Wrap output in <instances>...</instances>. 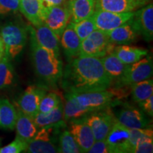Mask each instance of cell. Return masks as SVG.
Returning a JSON list of instances; mask_svg holds the SVG:
<instances>
[{
    "mask_svg": "<svg viewBox=\"0 0 153 153\" xmlns=\"http://www.w3.org/2000/svg\"><path fill=\"white\" fill-rule=\"evenodd\" d=\"M44 9L41 0H19V10L33 27L43 23Z\"/></svg>",
    "mask_w": 153,
    "mask_h": 153,
    "instance_id": "obj_19",
    "label": "cell"
},
{
    "mask_svg": "<svg viewBox=\"0 0 153 153\" xmlns=\"http://www.w3.org/2000/svg\"><path fill=\"white\" fill-rule=\"evenodd\" d=\"M33 121L38 129L51 126L66 125L63 119V106L60 103L56 108L47 113L38 112L34 116Z\"/></svg>",
    "mask_w": 153,
    "mask_h": 153,
    "instance_id": "obj_23",
    "label": "cell"
},
{
    "mask_svg": "<svg viewBox=\"0 0 153 153\" xmlns=\"http://www.w3.org/2000/svg\"><path fill=\"white\" fill-rule=\"evenodd\" d=\"M36 39L42 47L60 56V38L44 23L34 27Z\"/></svg>",
    "mask_w": 153,
    "mask_h": 153,
    "instance_id": "obj_18",
    "label": "cell"
},
{
    "mask_svg": "<svg viewBox=\"0 0 153 153\" xmlns=\"http://www.w3.org/2000/svg\"><path fill=\"white\" fill-rule=\"evenodd\" d=\"M60 38L61 46L69 62L79 56L81 40L74 31L71 22H69Z\"/></svg>",
    "mask_w": 153,
    "mask_h": 153,
    "instance_id": "obj_17",
    "label": "cell"
},
{
    "mask_svg": "<svg viewBox=\"0 0 153 153\" xmlns=\"http://www.w3.org/2000/svg\"><path fill=\"white\" fill-rule=\"evenodd\" d=\"M100 59L105 72L112 82L117 81L123 74L126 65L123 64L114 53L106 55Z\"/></svg>",
    "mask_w": 153,
    "mask_h": 153,
    "instance_id": "obj_27",
    "label": "cell"
},
{
    "mask_svg": "<svg viewBox=\"0 0 153 153\" xmlns=\"http://www.w3.org/2000/svg\"><path fill=\"white\" fill-rule=\"evenodd\" d=\"M132 99L139 103L145 100L152 95L153 81L152 78L143 80L131 85Z\"/></svg>",
    "mask_w": 153,
    "mask_h": 153,
    "instance_id": "obj_29",
    "label": "cell"
},
{
    "mask_svg": "<svg viewBox=\"0 0 153 153\" xmlns=\"http://www.w3.org/2000/svg\"><path fill=\"white\" fill-rule=\"evenodd\" d=\"M60 82L66 93L77 94L106 90L112 81L100 58L78 56L65 66Z\"/></svg>",
    "mask_w": 153,
    "mask_h": 153,
    "instance_id": "obj_1",
    "label": "cell"
},
{
    "mask_svg": "<svg viewBox=\"0 0 153 153\" xmlns=\"http://www.w3.org/2000/svg\"><path fill=\"white\" fill-rule=\"evenodd\" d=\"M133 27L138 35H141L147 41L153 38V5H145L134 12L131 19Z\"/></svg>",
    "mask_w": 153,
    "mask_h": 153,
    "instance_id": "obj_13",
    "label": "cell"
},
{
    "mask_svg": "<svg viewBox=\"0 0 153 153\" xmlns=\"http://www.w3.org/2000/svg\"><path fill=\"white\" fill-rule=\"evenodd\" d=\"M153 152V137L147 136L141 138L135 145L134 153H151Z\"/></svg>",
    "mask_w": 153,
    "mask_h": 153,
    "instance_id": "obj_36",
    "label": "cell"
},
{
    "mask_svg": "<svg viewBox=\"0 0 153 153\" xmlns=\"http://www.w3.org/2000/svg\"><path fill=\"white\" fill-rule=\"evenodd\" d=\"M89 153H110L108 145L105 140H95L92 146L91 147Z\"/></svg>",
    "mask_w": 153,
    "mask_h": 153,
    "instance_id": "obj_37",
    "label": "cell"
},
{
    "mask_svg": "<svg viewBox=\"0 0 153 153\" xmlns=\"http://www.w3.org/2000/svg\"><path fill=\"white\" fill-rule=\"evenodd\" d=\"M15 72L11 60L4 55L0 60V90L11 87L15 82Z\"/></svg>",
    "mask_w": 153,
    "mask_h": 153,
    "instance_id": "obj_28",
    "label": "cell"
},
{
    "mask_svg": "<svg viewBox=\"0 0 153 153\" xmlns=\"http://www.w3.org/2000/svg\"><path fill=\"white\" fill-rule=\"evenodd\" d=\"M70 133L75 140L82 152H88L95 141L94 136L89 126L86 123L85 118L71 120Z\"/></svg>",
    "mask_w": 153,
    "mask_h": 153,
    "instance_id": "obj_16",
    "label": "cell"
},
{
    "mask_svg": "<svg viewBox=\"0 0 153 153\" xmlns=\"http://www.w3.org/2000/svg\"><path fill=\"white\" fill-rule=\"evenodd\" d=\"M58 152L79 153L82 152L75 140L69 131H64L60 133L58 139Z\"/></svg>",
    "mask_w": 153,
    "mask_h": 153,
    "instance_id": "obj_30",
    "label": "cell"
},
{
    "mask_svg": "<svg viewBox=\"0 0 153 153\" xmlns=\"http://www.w3.org/2000/svg\"><path fill=\"white\" fill-rule=\"evenodd\" d=\"M73 94V93H72ZM74 97L80 106L91 112L108 108L111 104L114 95L110 90L73 94Z\"/></svg>",
    "mask_w": 153,
    "mask_h": 153,
    "instance_id": "obj_9",
    "label": "cell"
},
{
    "mask_svg": "<svg viewBox=\"0 0 153 153\" xmlns=\"http://www.w3.org/2000/svg\"><path fill=\"white\" fill-rule=\"evenodd\" d=\"M17 110L8 99L0 98V128L13 131L15 129Z\"/></svg>",
    "mask_w": 153,
    "mask_h": 153,
    "instance_id": "obj_26",
    "label": "cell"
},
{
    "mask_svg": "<svg viewBox=\"0 0 153 153\" xmlns=\"http://www.w3.org/2000/svg\"><path fill=\"white\" fill-rule=\"evenodd\" d=\"M70 11L68 6L62 4L44 9L43 23L59 38L70 22Z\"/></svg>",
    "mask_w": 153,
    "mask_h": 153,
    "instance_id": "obj_8",
    "label": "cell"
},
{
    "mask_svg": "<svg viewBox=\"0 0 153 153\" xmlns=\"http://www.w3.org/2000/svg\"><path fill=\"white\" fill-rule=\"evenodd\" d=\"M115 44L111 43L106 32L96 29L82 40L79 56L101 57L114 53Z\"/></svg>",
    "mask_w": 153,
    "mask_h": 153,
    "instance_id": "obj_4",
    "label": "cell"
},
{
    "mask_svg": "<svg viewBox=\"0 0 153 153\" xmlns=\"http://www.w3.org/2000/svg\"><path fill=\"white\" fill-rule=\"evenodd\" d=\"M28 143L16 137L13 142L0 148V153H20L26 152Z\"/></svg>",
    "mask_w": 153,
    "mask_h": 153,
    "instance_id": "obj_35",
    "label": "cell"
},
{
    "mask_svg": "<svg viewBox=\"0 0 153 153\" xmlns=\"http://www.w3.org/2000/svg\"><path fill=\"white\" fill-rule=\"evenodd\" d=\"M15 128L16 130V137L27 143L35 136L38 131L33 121V118H30L19 109L17 110Z\"/></svg>",
    "mask_w": 153,
    "mask_h": 153,
    "instance_id": "obj_22",
    "label": "cell"
},
{
    "mask_svg": "<svg viewBox=\"0 0 153 153\" xmlns=\"http://www.w3.org/2000/svg\"><path fill=\"white\" fill-rule=\"evenodd\" d=\"M131 19L121 26L106 32L111 43L115 45H128L137 39L138 34L133 27Z\"/></svg>",
    "mask_w": 153,
    "mask_h": 153,
    "instance_id": "obj_20",
    "label": "cell"
},
{
    "mask_svg": "<svg viewBox=\"0 0 153 153\" xmlns=\"http://www.w3.org/2000/svg\"><path fill=\"white\" fill-rule=\"evenodd\" d=\"M66 125L43 128L38 131L36 135L29 142L26 152L29 153H55L58 152L56 145V135Z\"/></svg>",
    "mask_w": 153,
    "mask_h": 153,
    "instance_id": "obj_5",
    "label": "cell"
},
{
    "mask_svg": "<svg viewBox=\"0 0 153 153\" xmlns=\"http://www.w3.org/2000/svg\"><path fill=\"white\" fill-rule=\"evenodd\" d=\"M45 93L43 87L35 85L28 86L18 99L19 109L33 118L38 113L40 102Z\"/></svg>",
    "mask_w": 153,
    "mask_h": 153,
    "instance_id": "obj_11",
    "label": "cell"
},
{
    "mask_svg": "<svg viewBox=\"0 0 153 153\" xmlns=\"http://www.w3.org/2000/svg\"><path fill=\"white\" fill-rule=\"evenodd\" d=\"M130 129L116 121L105 140L111 153L131 152Z\"/></svg>",
    "mask_w": 153,
    "mask_h": 153,
    "instance_id": "obj_12",
    "label": "cell"
},
{
    "mask_svg": "<svg viewBox=\"0 0 153 153\" xmlns=\"http://www.w3.org/2000/svg\"><path fill=\"white\" fill-rule=\"evenodd\" d=\"M28 26L22 21H8L0 27V36L4 43L5 55L10 60L22 52L28 38Z\"/></svg>",
    "mask_w": 153,
    "mask_h": 153,
    "instance_id": "obj_3",
    "label": "cell"
},
{
    "mask_svg": "<svg viewBox=\"0 0 153 153\" xmlns=\"http://www.w3.org/2000/svg\"><path fill=\"white\" fill-rule=\"evenodd\" d=\"M62 103L61 99L57 94L50 92L45 94L40 102L38 112L47 113L51 111L53 108H56L59 104Z\"/></svg>",
    "mask_w": 153,
    "mask_h": 153,
    "instance_id": "obj_32",
    "label": "cell"
},
{
    "mask_svg": "<svg viewBox=\"0 0 153 153\" xmlns=\"http://www.w3.org/2000/svg\"><path fill=\"white\" fill-rule=\"evenodd\" d=\"M153 137V132L152 128H134L130 129V148L131 152H133L135 145L141 138L144 137Z\"/></svg>",
    "mask_w": 153,
    "mask_h": 153,
    "instance_id": "obj_34",
    "label": "cell"
},
{
    "mask_svg": "<svg viewBox=\"0 0 153 153\" xmlns=\"http://www.w3.org/2000/svg\"><path fill=\"white\" fill-rule=\"evenodd\" d=\"M85 122L91 128L95 140H106L113 126L117 121L116 116L108 108L88 114Z\"/></svg>",
    "mask_w": 153,
    "mask_h": 153,
    "instance_id": "obj_7",
    "label": "cell"
},
{
    "mask_svg": "<svg viewBox=\"0 0 153 153\" xmlns=\"http://www.w3.org/2000/svg\"><path fill=\"white\" fill-rule=\"evenodd\" d=\"M114 53L123 64L130 65L146 56L148 51L142 48L120 45L115 48Z\"/></svg>",
    "mask_w": 153,
    "mask_h": 153,
    "instance_id": "obj_25",
    "label": "cell"
},
{
    "mask_svg": "<svg viewBox=\"0 0 153 153\" xmlns=\"http://www.w3.org/2000/svg\"><path fill=\"white\" fill-rule=\"evenodd\" d=\"M150 0H95V10L115 13L134 11L144 7Z\"/></svg>",
    "mask_w": 153,
    "mask_h": 153,
    "instance_id": "obj_15",
    "label": "cell"
},
{
    "mask_svg": "<svg viewBox=\"0 0 153 153\" xmlns=\"http://www.w3.org/2000/svg\"><path fill=\"white\" fill-rule=\"evenodd\" d=\"M139 106L145 114L152 117L153 116V96H150L145 100L138 103Z\"/></svg>",
    "mask_w": 153,
    "mask_h": 153,
    "instance_id": "obj_38",
    "label": "cell"
},
{
    "mask_svg": "<svg viewBox=\"0 0 153 153\" xmlns=\"http://www.w3.org/2000/svg\"><path fill=\"white\" fill-rule=\"evenodd\" d=\"M30 34V55L36 75L43 84L54 86L60 82L63 72L60 56L41 46L36 39L34 27L28 26Z\"/></svg>",
    "mask_w": 153,
    "mask_h": 153,
    "instance_id": "obj_2",
    "label": "cell"
},
{
    "mask_svg": "<svg viewBox=\"0 0 153 153\" xmlns=\"http://www.w3.org/2000/svg\"><path fill=\"white\" fill-rule=\"evenodd\" d=\"M72 23L74 31L77 34L78 37L79 38L81 41L85 38H87L89 34L92 33L94 30L97 29L92 16L84 19L79 22Z\"/></svg>",
    "mask_w": 153,
    "mask_h": 153,
    "instance_id": "obj_31",
    "label": "cell"
},
{
    "mask_svg": "<svg viewBox=\"0 0 153 153\" xmlns=\"http://www.w3.org/2000/svg\"><path fill=\"white\" fill-rule=\"evenodd\" d=\"M19 10V0H0V20L16 14Z\"/></svg>",
    "mask_w": 153,
    "mask_h": 153,
    "instance_id": "obj_33",
    "label": "cell"
},
{
    "mask_svg": "<svg viewBox=\"0 0 153 153\" xmlns=\"http://www.w3.org/2000/svg\"><path fill=\"white\" fill-rule=\"evenodd\" d=\"M4 55H5L4 45L2 39H1V36H0V60L4 56Z\"/></svg>",
    "mask_w": 153,
    "mask_h": 153,
    "instance_id": "obj_40",
    "label": "cell"
},
{
    "mask_svg": "<svg viewBox=\"0 0 153 153\" xmlns=\"http://www.w3.org/2000/svg\"><path fill=\"white\" fill-rule=\"evenodd\" d=\"M71 22L77 23L92 16L95 11V0H69Z\"/></svg>",
    "mask_w": 153,
    "mask_h": 153,
    "instance_id": "obj_21",
    "label": "cell"
},
{
    "mask_svg": "<svg viewBox=\"0 0 153 153\" xmlns=\"http://www.w3.org/2000/svg\"><path fill=\"white\" fill-rule=\"evenodd\" d=\"M134 16V11L115 13L103 10H95L92 14L97 29L108 32L121 26Z\"/></svg>",
    "mask_w": 153,
    "mask_h": 153,
    "instance_id": "obj_10",
    "label": "cell"
},
{
    "mask_svg": "<svg viewBox=\"0 0 153 153\" xmlns=\"http://www.w3.org/2000/svg\"><path fill=\"white\" fill-rule=\"evenodd\" d=\"M66 0H41L43 7H55V6H60L64 4Z\"/></svg>",
    "mask_w": 153,
    "mask_h": 153,
    "instance_id": "obj_39",
    "label": "cell"
},
{
    "mask_svg": "<svg viewBox=\"0 0 153 153\" xmlns=\"http://www.w3.org/2000/svg\"><path fill=\"white\" fill-rule=\"evenodd\" d=\"M152 59L147 55L136 62L126 65L123 74L116 82L120 87L131 86L143 80L149 79L152 75Z\"/></svg>",
    "mask_w": 153,
    "mask_h": 153,
    "instance_id": "obj_6",
    "label": "cell"
},
{
    "mask_svg": "<svg viewBox=\"0 0 153 153\" xmlns=\"http://www.w3.org/2000/svg\"><path fill=\"white\" fill-rule=\"evenodd\" d=\"M116 120L129 129L150 128V120L144 112L133 106H125L116 113Z\"/></svg>",
    "mask_w": 153,
    "mask_h": 153,
    "instance_id": "obj_14",
    "label": "cell"
},
{
    "mask_svg": "<svg viewBox=\"0 0 153 153\" xmlns=\"http://www.w3.org/2000/svg\"><path fill=\"white\" fill-rule=\"evenodd\" d=\"M90 113H91L90 110L78 104L73 94L66 93L65 105L63 107V119L65 121L82 119Z\"/></svg>",
    "mask_w": 153,
    "mask_h": 153,
    "instance_id": "obj_24",
    "label": "cell"
}]
</instances>
